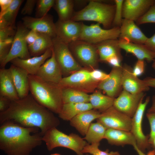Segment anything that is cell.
Segmentation results:
<instances>
[{
	"instance_id": "19",
	"label": "cell",
	"mask_w": 155,
	"mask_h": 155,
	"mask_svg": "<svg viewBox=\"0 0 155 155\" xmlns=\"http://www.w3.org/2000/svg\"><path fill=\"white\" fill-rule=\"evenodd\" d=\"M51 57L41 66L36 75L42 79L58 84L62 78V72L53 51Z\"/></svg>"
},
{
	"instance_id": "24",
	"label": "cell",
	"mask_w": 155,
	"mask_h": 155,
	"mask_svg": "<svg viewBox=\"0 0 155 155\" xmlns=\"http://www.w3.org/2000/svg\"><path fill=\"white\" fill-rule=\"evenodd\" d=\"M101 113L95 109L85 111L77 115L70 121V125L83 136H85L91 123L98 119Z\"/></svg>"
},
{
	"instance_id": "33",
	"label": "cell",
	"mask_w": 155,
	"mask_h": 155,
	"mask_svg": "<svg viewBox=\"0 0 155 155\" xmlns=\"http://www.w3.org/2000/svg\"><path fill=\"white\" fill-rule=\"evenodd\" d=\"M107 129L100 123L97 122L91 123L85 137L83 138L90 144H100L104 139Z\"/></svg>"
},
{
	"instance_id": "14",
	"label": "cell",
	"mask_w": 155,
	"mask_h": 155,
	"mask_svg": "<svg viewBox=\"0 0 155 155\" xmlns=\"http://www.w3.org/2000/svg\"><path fill=\"white\" fill-rule=\"evenodd\" d=\"M55 23L56 37L68 44L79 39L83 23L71 20L62 21L59 20Z\"/></svg>"
},
{
	"instance_id": "27",
	"label": "cell",
	"mask_w": 155,
	"mask_h": 155,
	"mask_svg": "<svg viewBox=\"0 0 155 155\" xmlns=\"http://www.w3.org/2000/svg\"><path fill=\"white\" fill-rule=\"evenodd\" d=\"M95 45L100 61L105 62L108 58L114 56L122 57L118 39L106 40Z\"/></svg>"
},
{
	"instance_id": "23",
	"label": "cell",
	"mask_w": 155,
	"mask_h": 155,
	"mask_svg": "<svg viewBox=\"0 0 155 155\" xmlns=\"http://www.w3.org/2000/svg\"><path fill=\"white\" fill-rule=\"evenodd\" d=\"M9 69L19 98L26 97L30 92L29 74L25 69L12 64Z\"/></svg>"
},
{
	"instance_id": "26",
	"label": "cell",
	"mask_w": 155,
	"mask_h": 155,
	"mask_svg": "<svg viewBox=\"0 0 155 155\" xmlns=\"http://www.w3.org/2000/svg\"><path fill=\"white\" fill-rule=\"evenodd\" d=\"M0 95L11 100L20 98L9 68L0 69Z\"/></svg>"
},
{
	"instance_id": "41",
	"label": "cell",
	"mask_w": 155,
	"mask_h": 155,
	"mask_svg": "<svg viewBox=\"0 0 155 155\" xmlns=\"http://www.w3.org/2000/svg\"><path fill=\"white\" fill-rule=\"evenodd\" d=\"M146 117L150 123V132L148 142L151 144L153 139L155 137V111L147 112Z\"/></svg>"
},
{
	"instance_id": "13",
	"label": "cell",
	"mask_w": 155,
	"mask_h": 155,
	"mask_svg": "<svg viewBox=\"0 0 155 155\" xmlns=\"http://www.w3.org/2000/svg\"><path fill=\"white\" fill-rule=\"evenodd\" d=\"M145 95L144 92L133 94L123 89L115 98L113 106L118 111L132 118Z\"/></svg>"
},
{
	"instance_id": "3",
	"label": "cell",
	"mask_w": 155,
	"mask_h": 155,
	"mask_svg": "<svg viewBox=\"0 0 155 155\" xmlns=\"http://www.w3.org/2000/svg\"><path fill=\"white\" fill-rule=\"evenodd\" d=\"M29 91L40 104L58 114L63 105L62 88L58 84L45 81L36 75L28 76Z\"/></svg>"
},
{
	"instance_id": "22",
	"label": "cell",
	"mask_w": 155,
	"mask_h": 155,
	"mask_svg": "<svg viewBox=\"0 0 155 155\" xmlns=\"http://www.w3.org/2000/svg\"><path fill=\"white\" fill-rule=\"evenodd\" d=\"M121 49L131 53L139 60H146L150 62L155 58V53L149 49L144 44L134 43L121 38L119 39Z\"/></svg>"
},
{
	"instance_id": "10",
	"label": "cell",
	"mask_w": 155,
	"mask_h": 155,
	"mask_svg": "<svg viewBox=\"0 0 155 155\" xmlns=\"http://www.w3.org/2000/svg\"><path fill=\"white\" fill-rule=\"evenodd\" d=\"M68 46L72 54L83 65L91 68L98 65L99 58L95 44L78 40Z\"/></svg>"
},
{
	"instance_id": "47",
	"label": "cell",
	"mask_w": 155,
	"mask_h": 155,
	"mask_svg": "<svg viewBox=\"0 0 155 155\" xmlns=\"http://www.w3.org/2000/svg\"><path fill=\"white\" fill-rule=\"evenodd\" d=\"M38 36V32L30 30L26 37V40L28 46L32 45L35 41Z\"/></svg>"
},
{
	"instance_id": "7",
	"label": "cell",
	"mask_w": 155,
	"mask_h": 155,
	"mask_svg": "<svg viewBox=\"0 0 155 155\" xmlns=\"http://www.w3.org/2000/svg\"><path fill=\"white\" fill-rule=\"evenodd\" d=\"M99 83L92 78L89 71L81 69L63 78L58 85L62 89H74L87 93L93 92Z\"/></svg>"
},
{
	"instance_id": "32",
	"label": "cell",
	"mask_w": 155,
	"mask_h": 155,
	"mask_svg": "<svg viewBox=\"0 0 155 155\" xmlns=\"http://www.w3.org/2000/svg\"><path fill=\"white\" fill-rule=\"evenodd\" d=\"M74 2L72 0H55L53 7L58 14L59 20L65 21L71 19L74 13Z\"/></svg>"
},
{
	"instance_id": "9",
	"label": "cell",
	"mask_w": 155,
	"mask_h": 155,
	"mask_svg": "<svg viewBox=\"0 0 155 155\" xmlns=\"http://www.w3.org/2000/svg\"><path fill=\"white\" fill-rule=\"evenodd\" d=\"M30 30L22 22H18L10 50L6 58L0 63L1 68H4L7 63L15 58L25 59L31 57L26 40Z\"/></svg>"
},
{
	"instance_id": "57",
	"label": "cell",
	"mask_w": 155,
	"mask_h": 155,
	"mask_svg": "<svg viewBox=\"0 0 155 155\" xmlns=\"http://www.w3.org/2000/svg\"><path fill=\"white\" fill-rule=\"evenodd\" d=\"M154 4L155 5V2H154Z\"/></svg>"
},
{
	"instance_id": "15",
	"label": "cell",
	"mask_w": 155,
	"mask_h": 155,
	"mask_svg": "<svg viewBox=\"0 0 155 155\" xmlns=\"http://www.w3.org/2000/svg\"><path fill=\"white\" fill-rule=\"evenodd\" d=\"M22 20L24 25L29 30L46 34L52 38L56 37L55 23L51 15L48 14L41 18L25 16Z\"/></svg>"
},
{
	"instance_id": "38",
	"label": "cell",
	"mask_w": 155,
	"mask_h": 155,
	"mask_svg": "<svg viewBox=\"0 0 155 155\" xmlns=\"http://www.w3.org/2000/svg\"><path fill=\"white\" fill-rule=\"evenodd\" d=\"M137 25L155 23V5L151 7L147 12L136 22Z\"/></svg>"
},
{
	"instance_id": "54",
	"label": "cell",
	"mask_w": 155,
	"mask_h": 155,
	"mask_svg": "<svg viewBox=\"0 0 155 155\" xmlns=\"http://www.w3.org/2000/svg\"><path fill=\"white\" fill-rule=\"evenodd\" d=\"M151 144L152 145L154 148H155V137L153 140Z\"/></svg>"
},
{
	"instance_id": "48",
	"label": "cell",
	"mask_w": 155,
	"mask_h": 155,
	"mask_svg": "<svg viewBox=\"0 0 155 155\" xmlns=\"http://www.w3.org/2000/svg\"><path fill=\"white\" fill-rule=\"evenodd\" d=\"M144 45L149 49L155 53V33L150 38H148Z\"/></svg>"
},
{
	"instance_id": "37",
	"label": "cell",
	"mask_w": 155,
	"mask_h": 155,
	"mask_svg": "<svg viewBox=\"0 0 155 155\" xmlns=\"http://www.w3.org/2000/svg\"><path fill=\"white\" fill-rule=\"evenodd\" d=\"M124 0H115V9L112 26L120 27L123 18V7Z\"/></svg>"
},
{
	"instance_id": "2",
	"label": "cell",
	"mask_w": 155,
	"mask_h": 155,
	"mask_svg": "<svg viewBox=\"0 0 155 155\" xmlns=\"http://www.w3.org/2000/svg\"><path fill=\"white\" fill-rule=\"evenodd\" d=\"M39 129L23 127L11 121L4 122L0 127V149L7 155H30L43 142Z\"/></svg>"
},
{
	"instance_id": "51",
	"label": "cell",
	"mask_w": 155,
	"mask_h": 155,
	"mask_svg": "<svg viewBox=\"0 0 155 155\" xmlns=\"http://www.w3.org/2000/svg\"><path fill=\"white\" fill-rule=\"evenodd\" d=\"M155 111V95L152 97V104L151 107L148 109L147 112Z\"/></svg>"
},
{
	"instance_id": "50",
	"label": "cell",
	"mask_w": 155,
	"mask_h": 155,
	"mask_svg": "<svg viewBox=\"0 0 155 155\" xmlns=\"http://www.w3.org/2000/svg\"><path fill=\"white\" fill-rule=\"evenodd\" d=\"M143 80L145 83L148 86L155 88V78L146 77Z\"/></svg>"
},
{
	"instance_id": "30",
	"label": "cell",
	"mask_w": 155,
	"mask_h": 155,
	"mask_svg": "<svg viewBox=\"0 0 155 155\" xmlns=\"http://www.w3.org/2000/svg\"><path fill=\"white\" fill-rule=\"evenodd\" d=\"M23 0H12L8 7L0 13V28L8 26L16 27V18Z\"/></svg>"
},
{
	"instance_id": "11",
	"label": "cell",
	"mask_w": 155,
	"mask_h": 155,
	"mask_svg": "<svg viewBox=\"0 0 155 155\" xmlns=\"http://www.w3.org/2000/svg\"><path fill=\"white\" fill-rule=\"evenodd\" d=\"M132 118L116 109L113 106L101 113L96 119L106 129L130 131Z\"/></svg>"
},
{
	"instance_id": "29",
	"label": "cell",
	"mask_w": 155,
	"mask_h": 155,
	"mask_svg": "<svg viewBox=\"0 0 155 155\" xmlns=\"http://www.w3.org/2000/svg\"><path fill=\"white\" fill-rule=\"evenodd\" d=\"M52 46V38L46 34L38 32L34 42L28 46L30 55L33 57L43 54Z\"/></svg>"
},
{
	"instance_id": "16",
	"label": "cell",
	"mask_w": 155,
	"mask_h": 155,
	"mask_svg": "<svg viewBox=\"0 0 155 155\" xmlns=\"http://www.w3.org/2000/svg\"><path fill=\"white\" fill-rule=\"evenodd\" d=\"M155 2L154 0H125L123 7V19L136 22Z\"/></svg>"
},
{
	"instance_id": "28",
	"label": "cell",
	"mask_w": 155,
	"mask_h": 155,
	"mask_svg": "<svg viewBox=\"0 0 155 155\" xmlns=\"http://www.w3.org/2000/svg\"><path fill=\"white\" fill-rule=\"evenodd\" d=\"M92 109L89 102L66 103L63 104L58 115L59 117L62 119L70 121L80 113Z\"/></svg>"
},
{
	"instance_id": "53",
	"label": "cell",
	"mask_w": 155,
	"mask_h": 155,
	"mask_svg": "<svg viewBox=\"0 0 155 155\" xmlns=\"http://www.w3.org/2000/svg\"><path fill=\"white\" fill-rule=\"evenodd\" d=\"M152 67L153 69L155 70V58L153 61V63L152 65Z\"/></svg>"
},
{
	"instance_id": "49",
	"label": "cell",
	"mask_w": 155,
	"mask_h": 155,
	"mask_svg": "<svg viewBox=\"0 0 155 155\" xmlns=\"http://www.w3.org/2000/svg\"><path fill=\"white\" fill-rule=\"evenodd\" d=\"M12 0H0V13H1L6 10L9 6Z\"/></svg>"
},
{
	"instance_id": "18",
	"label": "cell",
	"mask_w": 155,
	"mask_h": 155,
	"mask_svg": "<svg viewBox=\"0 0 155 155\" xmlns=\"http://www.w3.org/2000/svg\"><path fill=\"white\" fill-rule=\"evenodd\" d=\"M132 69L126 64L122 66V84L123 89L133 94L148 91L150 87L143 80L139 79L133 74Z\"/></svg>"
},
{
	"instance_id": "44",
	"label": "cell",
	"mask_w": 155,
	"mask_h": 155,
	"mask_svg": "<svg viewBox=\"0 0 155 155\" xmlns=\"http://www.w3.org/2000/svg\"><path fill=\"white\" fill-rule=\"evenodd\" d=\"M145 66L144 60H138L132 69L133 74L137 77L141 75L144 72Z\"/></svg>"
},
{
	"instance_id": "5",
	"label": "cell",
	"mask_w": 155,
	"mask_h": 155,
	"mask_svg": "<svg viewBox=\"0 0 155 155\" xmlns=\"http://www.w3.org/2000/svg\"><path fill=\"white\" fill-rule=\"evenodd\" d=\"M42 140L49 151L56 147H63L71 150L77 155H83L82 151L88 144L78 135L71 133L67 135L55 127L47 131L42 136Z\"/></svg>"
},
{
	"instance_id": "21",
	"label": "cell",
	"mask_w": 155,
	"mask_h": 155,
	"mask_svg": "<svg viewBox=\"0 0 155 155\" xmlns=\"http://www.w3.org/2000/svg\"><path fill=\"white\" fill-rule=\"evenodd\" d=\"M52 48L48 49L40 56L25 59L17 58L10 62L12 64L25 69L29 75H36L41 66L52 56Z\"/></svg>"
},
{
	"instance_id": "45",
	"label": "cell",
	"mask_w": 155,
	"mask_h": 155,
	"mask_svg": "<svg viewBox=\"0 0 155 155\" xmlns=\"http://www.w3.org/2000/svg\"><path fill=\"white\" fill-rule=\"evenodd\" d=\"M122 57L117 56H114L107 59L105 62L109 64L114 67H120L122 66L121 62Z\"/></svg>"
},
{
	"instance_id": "17",
	"label": "cell",
	"mask_w": 155,
	"mask_h": 155,
	"mask_svg": "<svg viewBox=\"0 0 155 155\" xmlns=\"http://www.w3.org/2000/svg\"><path fill=\"white\" fill-rule=\"evenodd\" d=\"M122 66L120 67H113L109 77L100 82L97 88L103 91L107 95L115 98L122 91Z\"/></svg>"
},
{
	"instance_id": "8",
	"label": "cell",
	"mask_w": 155,
	"mask_h": 155,
	"mask_svg": "<svg viewBox=\"0 0 155 155\" xmlns=\"http://www.w3.org/2000/svg\"><path fill=\"white\" fill-rule=\"evenodd\" d=\"M98 23L88 26L83 23L78 40L96 44L103 41L118 39L120 34L119 27H113L108 29H103Z\"/></svg>"
},
{
	"instance_id": "56",
	"label": "cell",
	"mask_w": 155,
	"mask_h": 155,
	"mask_svg": "<svg viewBox=\"0 0 155 155\" xmlns=\"http://www.w3.org/2000/svg\"><path fill=\"white\" fill-rule=\"evenodd\" d=\"M86 155H90L88 154H86Z\"/></svg>"
},
{
	"instance_id": "43",
	"label": "cell",
	"mask_w": 155,
	"mask_h": 155,
	"mask_svg": "<svg viewBox=\"0 0 155 155\" xmlns=\"http://www.w3.org/2000/svg\"><path fill=\"white\" fill-rule=\"evenodd\" d=\"M37 0H27L21 10V14L23 15H30L32 13Z\"/></svg>"
},
{
	"instance_id": "1",
	"label": "cell",
	"mask_w": 155,
	"mask_h": 155,
	"mask_svg": "<svg viewBox=\"0 0 155 155\" xmlns=\"http://www.w3.org/2000/svg\"><path fill=\"white\" fill-rule=\"evenodd\" d=\"M8 121L24 127L38 128L42 136L60 123L53 112L39 104L30 94L22 98L11 100L9 108L0 112V125Z\"/></svg>"
},
{
	"instance_id": "36",
	"label": "cell",
	"mask_w": 155,
	"mask_h": 155,
	"mask_svg": "<svg viewBox=\"0 0 155 155\" xmlns=\"http://www.w3.org/2000/svg\"><path fill=\"white\" fill-rule=\"evenodd\" d=\"M100 144H88L84 148L83 154L89 153L92 155H120L118 152L111 151L108 152V150L105 151L100 150L98 148Z\"/></svg>"
},
{
	"instance_id": "35",
	"label": "cell",
	"mask_w": 155,
	"mask_h": 155,
	"mask_svg": "<svg viewBox=\"0 0 155 155\" xmlns=\"http://www.w3.org/2000/svg\"><path fill=\"white\" fill-rule=\"evenodd\" d=\"M55 0H37L35 17L41 18L47 14L52 7H53Z\"/></svg>"
},
{
	"instance_id": "42",
	"label": "cell",
	"mask_w": 155,
	"mask_h": 155,
	"mask_svg": "<svg viewBox=\"0 0 155 155\" xmlns=\"http://www.w3.org/2000/svg\"><path fill=\"white\" fill-rule=\"evenodd\" d=\"M90 73L94 80L99 82L106 79L109 76V74L98 69H94L90 71Z\"/></svg>"
},
{
	"instance_id": "6",
	"label": "cell",
	"mask_w": 155,
	"mask_h": 155,
	"mask_svg": "<svg viewBox=\"0 0 155 155\" xmlns=\"http://www.w3.org/2000/svg\"><path fill=\"white\" fill-rule=\"evenodd\" d=\"M52 50L63 75L71 74L82 69L70 50L68 44L57 37L52 38Z\"/></svg>"
},
{
	"instance_id": "52",
	"label": "cell",
	"mask_w": 155,
	"mask_h": 155,
	"mask_svg": "<svg viewBox=\"0 0 155 155\" xmlns=\"http://www.w3.org/2000/svg\"><path fill=\"white\" fill-rule=\"evenodd\" d=\"M134 149L137 152V153H138L139 155H145L144 154V152L140 150H139L137 147H136L134 148Z\"/></svg>"
},
{
	"instance_id": "4",
	"label": "cell",
	"mask_w": 155,
	"mask_h": 155,
	"mask_svg": "<svg viewBox=\"0 0 155 155\" xmlns=\"http://www.w3.org/2000/svg\"><path fill=\"white\" fill-rule=\"evenodd\" d=\"M115 5L91 0L81 10L74 13L71 20L76 22L93 21L102 24L106 29L112 26Z\"/></svg>"
},
{
	"instance_id": "20",
	"label": "cell",
	"mask_w": 155,
	"mask_h": 155,
	"mask_svg": "<svg viewBox=\"0 0 155 155\" xmlns=\"http://www.w3.org/2000/svg\"><path fill=\"white\" fill-rule=\"evenodd\" d=\"M120 28L119 38L142 44H144L148 38L133 21L123 19Z\"/></svg>"
},
{
	"instance_id": "40",
	"label": "cell",
	"mask_w": 155,
	"mask_h": 155,
	"mask_svg": "<svg viewBox=\"0 0 155 155\" xmlns=\"http://www.w3.org/2000/svg\"><path fill=\"white\" fill-rule=\"evenodd\" d=\"M16 27L11 26L0 28V41L14 37L16 32Z\"/></svg>"
},
{
	"instance_id": "25",
	"label": "cell",
	"mask_w": 155,
	"mask_h": 155,
	"mask_svg": "<svg viewBox=\"0 0 155 155\" xmlns=\"http://www.w3.org/2000/svg\"><path fill=\"white\" fill-rule=\"evenodd\" d=\"M104 139L111 144L123 146L130 145L134 148L137 146L136 140L130 131L112 129H107Z\"/></svg>"
},
{
	"instance_id": "55",
	"label": "cell",
	"mask_w": 155,
	"mask_h": 155,
	"mask_svg": "<svg viewBox=\"0 0 155 155\" xmlns=\"http://www.w3.org/2000/svg\"><path fill=\"white\" fill-rule=\"evenodd\" d=\"M51 155H60L59 154H57V153H55V154H51Z\"/></svg>"
},
{
	"instance_id": "39",
	"label": "cell",
	"mask_w": 155,
	"mask_h": 155,
	"mask_svg": "<svg viewBox=\"0 0 155 155\" xmlns=\"http://www.w3.org/2000/svg\"><path fill=\"white\" fill-rule=\"evenodd\" d=\"M14 37L0 41V63L9 54L12 46Z\"/></svg>"
},
{
	"instance_id": "34",
	"label": "cell",
	"mask_w": 155,
	"mask_h": 155,
	"mask_svg": "<svg viewBox=\"0 0 155 155\" xmlns=\"http://www.w3.org/2000/svg\"><path fill=\"white\" fill-rule=\"evenodd\" d=\"M62 95L63 104L89 102L90 95L78 90L70 88H62Z\"/></svg>"
},
{
	"instance_id": "46",
	"label": "cell",
	"mask_w": 155,
	"mask_h": 155,
	"mask_svg": "<svg viewBox=\"0 0 155 155\" xmlns=\"http://www.w3.org/2000/svg\"><path fill=\"white\" fill-rule=\"evenodd\" d=\"M11 100L6 97L0 95V112L5 111L9 108Z\"/></svg>"
},
{
	"instance_id": "31",
	"label": "cell",
	"mask_w": 155,
	"mask_h": 155,
	"mask_svg": "<svg viewBox=\"0 0 155 155\" xmlns=\"http://www.w3.org/2000/svg\"><path fill=\"white\" fill-rule=\"evenodd\" d=\"M115 99L96 90L89 95V102L93 108L101 113L113 106Z\"/></svg>"
},
{
	"instance_id": "12",
	"label": "cell",
	"mask_w": 155,
	"mask_h": 155,
	"mask_svg": "<svg viewBox=\"0 0 155 155\" xmlns=\"http://www.w3.org/2000/svg\"><path fill=\"white\" fill-rule=\"evenodd\" d=\"M150 97L147 96L144 102L140 103L138 108L132 118V123L130 131L134 136L137 142V148L142 152L148 148L150 144L149 137L145 135L142 129V122L146 107L150 101Z\"/></svg>"
}]
</instances>
